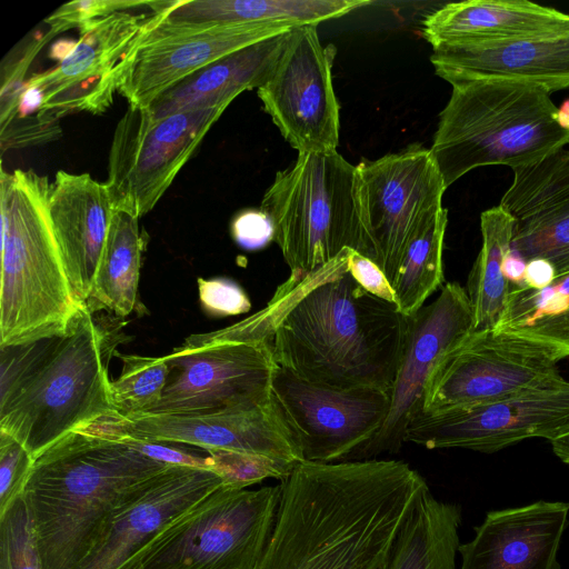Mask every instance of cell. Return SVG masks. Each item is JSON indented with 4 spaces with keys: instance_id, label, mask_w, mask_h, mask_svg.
I'll return each instance as SVG.
<instances>
[{
    "instance_id": "cell-1",
    "label": "cell",
    "mask_w": 569,
    "mask_h": 569,
    "mask_svg": "<svg viewBox=\"0 0 569 569\" xmlns=\"http://www.w3.org/2000/svg\"><path fill=\"white\" fill-rule=\"evenodd\" d=\"M253 569H383L425 478L407 462H299Z\"/></svg>"
},
{
    "instance_id": "cell-2",
    "label": "cell",
    "mask_w": 569,
    "mask_h": 569,
    "mask_svg": "<svg viewBox=\"0 0 569 569\" xmlns=\"http://www.w3.org/2000/svg\"><path fill=\"white\" fill-rule=\"evenodd\" d=\"M351 250L327 263L283 316L272 338L273 357L312 383L390 391L408 318L355 281L348 271Z\"/></svg>"
},
{
    "instance_id": "cell-3",
    "label": "cell",
    "mask_w": 569,
    "mask_h": 569,
    "mask_svg": "<svg viewBox=\"0 0 569 569\" xmlns=\"http://www.w3.org/2000/svg\"><path fill=\"white\" fill-rule=\"evenodd\" d=\"M169 465L121 436L76 430L34 460L22 496L43 569H77L120 500Z\"/></svg>"
},
{
    "instance_id": "cell-4",
    "label": "cell",
    "mask_w": 569,
    "mask_h": 569,
    "mask_svg": "<svg viewBox=\"0 0 569 569\" xmlns=\"http://www.w3.org/2000/svg\"><path fill=\"white\" fill-rule=\"evenodd\" d=\"M82 305L61 336L0 348V431L36 459L76 430L114 419L106 338Z\"/></svg>"
},
{
    "instance_id": "cell-5",
    "label": "cell",
    "mask_w": 569,
    "mask_h": 569,
    "mask_svg": "<svg viewBox=\"0 0 569 569\" xmlns=\"http://www.w3.org/2000/svg\"><path fill=\"white\" fill-rule=\"evenodd\" d=\"M50 189L33 170L1 168L0 348L63 335L82 306L52 229Z\"/></svg>"
},
{
    "instance_id": "cell-6",
    "label": "cell",
    "mask_w": 569,
    "mask_h": 569,
    "mask_svg": "<svg viewBox=\"0 0 569 569\" xmlns=\"http://www.w3.org/2000/svg\"><path fill=\"white\" fill-rule=\"evenodd\" d=\"M451 87L430 149L446 188L479 167L515 169L569 144V131L556 119L557 106L539 86L478 78Z\"/></svg>"
},
{
    "instance_id": "cell-7",
    "label": "cell",
    "mask_w": 569,
    "mask_h": 569,
    "mask_svg": "<svg viewBox=\"0 0 569 569\" xmlns=\"http://www.w3.org/2000/svg\"><path fill=\"white\" fill-rule=\"evenodd\" d=\"M309 284L308 277L290 276L253 316L213 332L189 336L164 356L170 367L166 389L159 402L141 416L207 415L269 401L277 367L274 330Z\"/></svg>"
},
{
    "instance_id": "cell-8",
    "label": "cell",
    "mask_w": 569,
    "mask_h": 569,
    "mask_svg": "<svg viewBox=\"0 0 569 569\" xmlns=\"http://www.w3.org/2000/svg\"><path fill=\"white\" fill-rule=\"evenodd\" d=\"M260 209L291 273L307 276L346 249L365 256L357 206V168L337 151L300 153L276 173Z\"/></svg>"
},
{
    "instance_id": "cell-9",
    "label": "cell",
    "mask_w": 569,
    "mask_h": 569,
    "mask_svg": "<svg viewBox=\"0 0 569 569\" xmlns=\"http://www.w3.org/2000/svg\"><path fill=\"white\" fill-rule=\"evenodd\" d=\"M281 485H222L170 523L126 569H253L273 529Z\"/></svg>"
},
{
    "instance_id": "cell-10",
    "label": "cell",
    "mask_w": 569,
    "mask_h": 569,
    "mask_svg": "<svg viewBox=\"0 0 569 569\" xmlns=\"http://www.w3.org/2000/svg\"><path fill=\"white\" fill-rule=\"evenodd\" d=\"M357 168V206L365 257L393 283L421 226L442 207L443 178L430 149L411 144Z\"/></svg>"
},
{
    "instance_id": "cell-11",
    "label": "cell",
    "mask_w": 569,
    "mask_h": 569,
    "mask_svg": "<svg viewBox=\"0 0 569 569\" xmlns=\"http://www.w3.org/2000/svg\"><path fill=\"white\" fill-rule=\"evenodd\" d=\"M227 109H193L154 119L129 106L118 121L104 182L114 210L141 218L154 208Z\"/></svg>"
},
{
    "instance_id": "cell-12",
    "label": "cell",
    "mask_w": 569,
    "mask_h": 569,
    "mask_svg": "<svg viewBox=\"0 0 569 569\" xmlns=\"http://www.w3.org/2000/svg\"><path fill=\"white\" fill-rule=\"evenodd\" d=\"M563 350L519 336L473 332L443 357L426 386L420 411L497 400L526 390L563 385Z\"/></svg>"
},
{
    "instance_id": "cell-13",
    "label": "cell",
    "mask_w": 569,
    "mask_h": 569,
    "mask_svg": "<svg viewBox=\"0 0 569 569\" xmlns=\"http://www.w3.org/2000/svg\"><path fill=\"white\" fill-rule=\"evenodd\" d=\"M569 432V381L497 400L420 411L405 442L427 449L462 448L491 453L528 438L552 441Z\"/></svg>"
},
{
    "instance_id": "cell-14",
    "label": "cell",
    "mask_w": 569,
    "mask_h": 569,
    "mask_svg": "<svg viewBox=\"0 0 569 569\" xmlns=\"http://www.w3.org/2000/svg\"><path fill=\"white\" fill-rule=\"evenodd\" d=\"M271 392L303 460L320 463L365 460L366 449L380 431L390 405V391L321 386L278 365Z\"/></svg>"
},
{
    "instance_id": "cell-15",
    "label": "cell",
    "mask_w": 569,
    "mask_h": 569,
    "mask_svg": "<svg viewBox=\"0 0 569 569\" xmlns=\"http://www.w3.org/2000/svg\"><path fill=\"white\" fill-rule=\"evenodd\" d=\"M336 48L317 26L291 29L268 80L257 89L263 110L298 153L337 151L340 106L332 83Z\"/></svg>"
},
{
    "instance_id": "cell-16",
    "label": "cell",
    "mask_w": 569,
    "mask_h": 569,
    "mask_svg": "<svg viewBox=\"0 0 569 569\" xmlns=\"http://www.w3.org/2000/svg\"><path fill=\"white\" fill-rule=\"evenodd\" d=\"M293 28L286 23L171 26L149 16L118 64V92L129 106L147 108L199 69Z\"/></svg>"
},
{
    "instance_id": "cell-17",
    "label": "cell",
    "mask_w": 569,
    "mask_h": 569,
    "mask_svg": "<svg viewBox=\"0 0 569 569\" xmlns=\"http://www.w3.org/2000/svg\"><path fill=\"white\" fill-rule=\"evenodd\" d=\"M473 313L466 288L446 283L440 295L408 318L405 347L390 390L387 418L367 447L365 460L396 453L405 443L406 428L422 408L429 378L440 360L473 333Z\"/></svg>"
},
{
    "instance_id": "cell-18",
    "label": "cell",
    "mask_w": 569,
    "mask_h": 569,
    "mask_svg": "<svg viewBox=\"0 0 569 569\" xmlns=\"http://www.w3.org/2000/svg\"><path fill=\"white\" fill-rule=\"evenodd\" d=\"M147 17L128 11L104 17L80 33L51 69L27 81L40 97L38 117L58 121L68 114H100L118 91V64L140 33Z\"/></svg>"
},
{
    "instance_id": "cell-19",
    "label": "cell",
    "mask_w": 569,
    "mask_h": 569,
    "mask_svg": "<svg viewBox=\"0 0 569 569\" xmlns=\"http://www.w3.org/2000/svg\"><path fill=\"white\" fill-rule=\"evenodd\" d=\"M94 429L129 439L184 443L204 451L260 455L297 466L298 441L273 396L260 406L207 415H149L98 422Z\"/></svg>"
},
{
    "instance_id": "cell-20",
    "label": "cell",
    "mask_w": 569,
    "mask_h": 569,
    "mask_svg": "<svg viewBox=\"0 0 569 569\" xmlns=\"http://www.w3.org/2000/svg\"><path fill=\"white\" fill-rule=\"evenodd\" d=\"M222 485L212 469L169 465L120 500L77 569H126L170 523Z\"/></svg>"
},
{
    "instance_id": "cell-21",
    "label": "cell",
    "mask_w": 569,
    "mask_h": 569,
    "mask_svg": "<svg viewBox=\"0 0 569 569\" xmlns=\"http://www.w3.org/2000/svg\"><path fill=\"white\" fill-rule=\"evenodd\" d=\"M512 171L499 203L512 219L510 248L549 261L557 276L569 272V149Z\"/></svg>"
},
{
    "instance_id": "cell-22",
    "label": "cell",
    "mask_w": 569,
    "mask_h": 569,
    "mask_svg": "<svg viewBox=\"0 0 569 569\" xmlns=\"http://www.w3.org/2000/svg\"><path fill=\"white\" fill-rule=\"evenodd\" d=\"M569 503L539 500L489 511L460 543V569H561L558 561Z\"/></svg>"
},
{
    "instance_id": "cell-23",
    "label": "cell",
    "mask_w": 569,
    "mask_h": 569,
    "mask_svg": "<svg viewBox=\"0 0 569 569\" xmlns=\"http://www.w3.org/2000/svg\"><path fill=\"white\" fill-rule=\"evenodd\" d=\"M436 73L450 84L502 78L532 83L550 94L569 88V31L501 42H463L432 49Z\"/></svg>"
},
{
    "instance_id": "cell-24",
    "label": "cell",
    "mask_w": 569,
    "mask_h": 569,
    "mask_svg": "<svg viewBox=\"0 0 569 569\" xmlns=\"http://www.w3.org/2000/svg\"><path fill=\"white\" fill-rule=\"evenodd\" d=\"M113 210L104 182L89 173L57 172L49 216L79 305L87 303L90 296Z\"/></svg>"
},
{
    "instance_id": "cell-25",
    "label": "cell",
    "mask_w": 569,
    "mask_h": 569,
    "mask_svg": "<svg viewBox=\"0 0 569 569\" xmlns=\"http://www.w3.org/2000/svg\"><path fill=\"white\" fill-rule=\"evenodd\" d=\"M422 26V36L433 49L569 31V14L527 0H466L442 6Z\"/></svg>"
},
{
    "instance_id": "cell-26",
    "label": "cell",
    "mask_w": 569,
    "mask_h": 569,
    "mask_svg": "<svg viewBox=\"0 0 569 569\" xmlns=\"http://www.w3.org/2000/svg\"><path fill=\"white\" fill-rule=\"evenodd\" d=\"M288 33L250 44L199 69L158 96L148 111L159 119L187 110L229 107L241 92L258 89L268 80Z\"/></svg>"
},
{
    "instance_id": "cell-27",
    "label": "cell",
    "mask_w": 569,
    "mask_h": 569,
    "mask_svg": "<svg viewBox=\"0 0 569 569\" xmlns=\"http://www.w3.org/2000/svg\"><path fill=\"white\" fill-rule=\"evenodd\" d=\"M368 0L149 1L152 18L171 26L286 23L318 26L370 4Z\"/></svg>"
},
{
    "instance_id": "cell-28",
    "label": "cell",
    "mask_w": 569,
    "mask_h": 569,
    "mask_svg": "<svg viewBox=\"0 0 569 569\" xmlns=\"http://www.w3.org/2000/svg\"><path fill=\"white\" fill-rule=\"evenodd\" d=\"M461 508L426 489L400 527L383 569H458Z\"/></svg>"
},
{
    "instance_id": "cell-29",
    "label": "cell",
    "mask_w": 569,
    "mask_h": 569,
    "mask_svg": "<svg viewBox=\"0 0 569 569\" xmlns=\"http://www.w3.org/2000/svg\"><path fill=\"white\" fill-rule=\"evenodd\" d=\"M146 244L147 238L140 231L139 218L113 210L87 301L92 313L104 309L124 318L136 309Z\"/></svg>"
},
{
    "instance_id": "cell-30",
    "label": "cell",
    "mask_w": 569,
    "mask_h": 569,
    "mask_svg": "<svg viewBox=\"0 0 569 569\" xmlns=\"http://www.w3.org/2000/svg\"><path fill=\"white\" fill-rule=\"evenodd\" d=\"M482 244L468 276L466 291L473 313V332L495 330L509 295L502 260L510 248L512 219L498 204L480 216Z\"/></svg>"
},
{
    "instance_id": "cell-31",
    "label": "cell",
    "mask_w": 569,
    "mask_h": 569,
    "mask_svg": "<svg viewBox=\"0 0 569 569\" xmlns=\"http://www.w3.org/2000/svg\"><path fill=\"white\" fill-rule=\"evenodd\" d=\"M495 330L559 348L569 356V272L540 290L509 286L506 309Z\"/></svg>"
},
{
    "instance_id": "cell-32",
    "label": "cell",
    "mask_w": 569,
    "mask_h": 569,
    "mask_svg": "<svg viewBox=\"0 0 569 569\" xmlns=\"http://www.w3.org/2000/svg\"><path fill=\"white\" fill-rule=\"evenodd\" d=\"M448 223L445 208L432 214L410 242L392 288L398 311L409 318L443 282L442 251Z\"/></svg>"
},
{
    "instance_id": "cell-33",
    "label": "cell",
    "mask_w": 569,
    "mask_h": 569,
    "mask_svg": "<svg viewBox=\"0 0 569 569\" xmlns=\"http://www.w3.org/2000/svg\"><path fill=\"white\" fill-rule=\"evenodd\" d=\"M116 356L122 361V370L119 378L109 385L114 419L141 416L161 399L170 367L164 356L148 357L118 352Z\"/></svg>"
},
{
    "instance_id": "cell-34",
    "label": "cell",
    "mask_w": 569,
    "mask_h": 569,
    "mask_svg": "<svg viewBox=\"0 0 569 569\" xmlns=\"http://www.w3.org/2000/svg\"><path fill=\"white\" fill-rule=\"evenodd\" d=\"M0 569H43L22 495L0 515Z\"/></svg>"
},
{
    "instance_id": "cell-35",
    "label": "cell",
    "mask_w": 569,
    "mask_h": 569,
    "mask_svg": "<svg viewBox=\"0 0 569 569\" xmlns=\"http://www.w3.org/2000/svg\"><path fill=\"white\" fill-rule=\"evenodd\" d=\"M208 453L212 470L226 486L234 489H246L268 478L282 480L296 467L260 455L222 450Z\"/></svg>"
},
{
    "instance_id": "cell-36",
    "label": "cell",
    "mask_w": 569,
    "mask_h": 569,
    "mask_svg": "<svg viewBox=\"0 0 569 569\" xmlns=\"http://www.w3.org/2000/svg\"><path fill=\"white\" fill-rule=\"evenodd\" d=\"M148 1L137 0H77L60 6L44 23L49 27L48 32L53 37L78 29L81 33L93 22L108 17L114 12L129 11L140 7H147Z\"/></svg>"
},
{
    "instance_id": "cell-37",
    "label": "cell",
    "mask_w": 569,
    "mask_h": 569,
    "mask_svg": "<svg viewBox=\"0 0 569 569\" xmlns=\"http://www.w3.org/2000/svg\"><path fill=\"white\" fill-rule=\"evenodd\" d=\"M33 460L19 441L0 431V515L22 495Z\"/></svg>"
},
{
    "instance_id": "cell-38",
    "label": "cell",
    "mask_w": 569,
    "mask_h": 569,
    "mask_svg": "<svg viewBox=\"0 0 569 569\" xmlns=\"http://www.w3.org/2000/svg\"><path fill=\"white\" fill-rule=\"evenodd\" d=\"M197 283L201 306L210 316H238L251 309L248 295L231 279L198 278Z\"/></svg>"
},
{
    "instance_id": "cell-39",
    "label": "cell",
    "mask_w": 569,
    "mask_h": 569,
    "mask_svg": "<svg viewBox=\"0 0 569 569\" xmlns=\"http://www.w3.org/2000/svg\"><path fill=\"white\" fill-rule=\"evenodd\" d=\"M234 242L246 250H259L274 241L271 218L261 209H246L238 212L230 226Z\"/></svg>"
},
{
    "instance_id": "cell-40",
    "label": "cell",
    "mask_w": 569,
    "mask_h": 569,
    "mask_svg": "<svg viewBox=\"0 0 569 569\" xmlns=\"http://www.w3.org/2000/svg\"><path fill=\"white\" fill-rule=\"evenodd\" d=\"M348 271L367 292L396 305L395 290L375 261L351 250L348 257Z\"/></svg>"
},
{
    "instance_id": "cell-41",
    "label": "cell",
    "mask_w": 569,
    "mask_h": 569,
    "mask_svg": "<svg viewBox=\"0 0 569 569\" xmlns=\"http://www.w3.org/2000/svg\"><path fill=\"white\" fill-rule=\"evenodd\" d=\"M126 438V437H124ZM129 439V438H127ZM133 446L144 453L146 456L167 465H179L212 469V459L189 452L187 450L178 449L166 443L146 442L129 439Z\"/></svg>"
},
{
    "instance_id": "cell-42",
    "label": "cell",
    "mask_w": 569,
    "mask_h": 569,
    "mask_svg": "<svg viewBox=\"0 0 569 569\" xmlns=\"http://www.w3.org/2000/svg\"><path fill=\"white\" fill-rule=\"evenodd\" d=\"M555 267L545 259L529 260L526 267L523 286L530 289L540 290L556 279Z\"/></svg>"
},
{
    "instance_id": "cell-43",
    "label": "cell",
    "mask_w": 569,
    "mask_h": 569,
    "mask_svg": "<svg viewBox=\"0 0 569 569\" xmlns=\"http://www.w3.org/2000/svg\"><path fill=\"white\" fill-rule=\"evenodd\" d=\"M528 261L513 249L509 248L502 260V273L509 286H523Z\"/></svg>"
},
{
    "instance_id": "cell-44",
    "label": "cell",
    "mask_w": 569,
    "mask_h": 569,
    "mask_svg": "<svg viewBox=\"0 0 569 569\" xmlns=\"http://www.w3.org/2000/svg\"><path fill=\"white\" fill-rule=\"evenodd\" d=\"M553 453L565 463L569 465V432L550 441Z\"/></svg>"
},
{
    "instance_id": "cell-45",
    "label": "cell",
    "mask_w": 569,
    "mask_h": 569,
    "mask_svg": "<svg viewBox=\"0 0 569 569\" xmlns=\"http://www.w3.org/2000/svg\"><path fill=\"white\" fill-rule=\"evenodd\" d=\"M558 124L566 131H569V98L557 107L556 116Z\"/></svg>"
}]
</instances>
